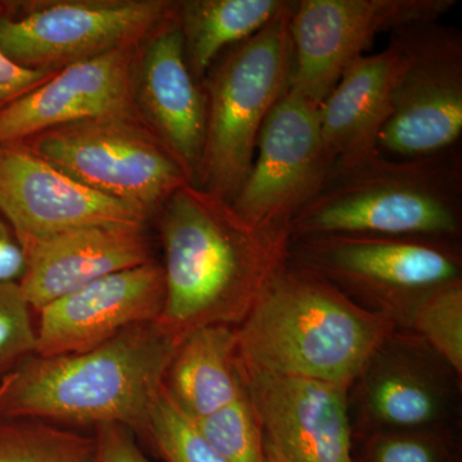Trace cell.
Masks as SVG:
<instances>
[{
  "mask_svg": "<svg viewBox=\"0 0 462 462\" xmlns=\"http://www.w3.org/2000/svg\"><path fill=\"white\" fill-rule=\"evenodd\" d=\"M163 391L193 421L245 396L236 328L207 325L184 334L167 366Z\"/></svg>",
  "mask_w": 462,
  "mask_h": 462,
  "instance_id": "cell-20",
  "label": "cell"
},
{
  "mask_svg": "<svg viewBox=\"0 0 462 462\" xmlns=\"http://www.w3.org/2000/svg\"><path fill=\"white\" fill-rule=\"evenodd\" d=\"M455 0H300L291 17V89L321 106L380 33L439 21Z\"/></svg>",
  "mask_w": 462,
  "mask_h": 462,
  "instance_id": "cell-12",
  "label": "cell"
},
{
  "mask_svg": "<svg viewBox=\"0 0 462 462\" xmlns=\"http://www.w3.org/2000/svg\"><path fill=\"white\" fill-rule=\"evenodd\" d=\"M27 269L25 248L0 214V284H20Z\"/></svg>",
  "mask_w": 462,
  "mask_h": 462,
  "instance_id": "cell-30",
  "label": "cell"
},
{
  "mask_svg": "<svg viewBox=\"0 0 462 462\" xmlns=\"http://www.w3.org/2000/svg\"><path fill=\"white\" fill-rule=\"evenodd\" d=\"M402 56L393 42L346 67L321 103L322 141L333 170L357 165L379 153L378 139L392 111Z\"/></svg>",
  "mask_w": 462,
  "mask_h": 462,
  "instance_id": "cell-19",
  "label": "cell"
},
{
  "mask_svg": "<svg viewBox=\"0 0 462 462\" xmlns=\"http://www.w3.org/2000/svg\"><path fill=\"white\" fill-rule=\"evenodd\" d=\"M21 291L35 311L111 273L156 260L147 226L102 225L67 231L25 247Z\"/></svg>",
  "mask_w": 462,
  "mask_h": 462,
  "instance_id": "cell-18",
  "label": "cell"
},
{
  "mask_svg": "<svg viewBox=\"0 0 462 462\" xmlns=\"http://www.w3.org/2000/svg\"><path fill=\"white\" fill-rule=\"evenodd\" d=\"M319 108L289 88L267 116L251 170L230 203L249 226L289 230L329 178L333 165L322 141Z\"/></svg>",
  "mask_w": 462,
  "mask_h": 462,
  "instance_id": "cell-11",
  "label": "cell"
},
{
  "mask_svg": "<svg viewBox=\"0 0 462 462\" xmlns=\"http://www.w3.org/2000/svg\"><path fill=\"white\" fill-rule=\"evenodd\" d=\"M135 47L67 66L0 109V145L18 144L47 130L80 121L138 118L130 83Z\"/></svg>",
  "mask_w": 462,
  "mask_h": 462,
  "instance_id": "cell-17",
  "label": "cell"
},
{
  "mask_svg": "<svg viewBox=\"0 0 462 462\" xmlns=\"http://www.w3.org/2000/svg\"><path fill=\"white\" fill-rule=\"evenodd\" d=\"M178 342L153 321L88 351L33 355L0 380V418L36 419L78 430L116 424L147 436Z\"/></svg>",
  "mask_w": 462,
  "mask_h": 462,
  "instance_id": "cell-2",
  "label": "cell"
},
{
  "mask_svg": "<svg viewBox=\"0 0 462 462\" xmlns=\"http://www.w3.org/2000/svg\"><path fill=\"white\" fill-rule=\"evenodd\" d=\"M163 305L165 279L158 261L111 273L39 311L36 355L88 351L136 325L160 320Z\"/></svg>",
  "mask_w": 462,
  "mask_h": 462,
  "instance_id": "cell-16",
  "label": "cell"
},
{
  "mask_svg": "<svg viewBox=\"0 0 462 462\" xmlns=\"http://www.w3.org/2000/svg\"><path fill=\"white\" fill-rule=\"evenodd\" d=\"M194 424L225 462H269L263 427L247 391L236 402Z\"/></svg>",
  "mask_w": 462,
  "mask_h": 462,
  "instance_id": "cell-24",
  "label": "cell"
},
{
  "mask_svg": "<svg viewBox=\"0 0 462 462\" xmlns=\"http://www.w3.org/2000/svg\"><path fill=\"white\" fill-rule=\"evenodd\" d=\"M462 378V282L434 291L413 310L409 329Z\"/></svg>",
  "mask_w": 462,
  "mask_h": 462,
  "instance_id": "cell-23",
  "label": "cell"
},
{
  "mask_svg": "<svg viewBox=\"0 0 462 462\" xmlns=\"http://www.w3.org/2000/svg\"><path fill=\"white\" fill-rule=\"evenodd\" d=\"M451 462H460V461H457V460H452Z\"/></svg>",
  "mask_w": 462,
  "mask_h": 462,
  "instance_id": "cell-33",
  "label": "cell"
},
{
  "mask_svg": "<svg viewBox=\"0 0 462 462\" xmlns=\"http://www.w3.org/2000/svg\"><path fill=\"white\" fill-rule=\"evenodd\" d=\"M266 452H267V460L269 462H288L287 458L284 457L281 454V452L278 451V449L275 448V447H273L270 445L269 442L266 440Z\"/></svg>",
  "mask_w": 462,
  "mask_h": 462,
  "instance_id": "cell-31",
  "label": "cell"
},
{
  "mask_svg": "<svg viewBox=\"0 0 462 462\" xmlns=\"http://www.w3.org/2000/svg\"><path fill=\"white\" fill-rule=\"evenodd\" d=\"M242 374L264 439L288 462H355L348 388L254 370Z\"/></svg>",
  "mask_w": 462,
  "mask_h": 462,
  "instance_id": "cell-15",
  "label": "cell"
},
{
  "mask_svg": "<svg viewBox=\"0 0 462 462\" xmlns=\"http://www.w3.org/2000/svg\"><path fill=\"white\" fill-rule=\"evenodd\" d=\"M171 0H21L0 3V51L25 69L58 72L135 47L175 14Z\"/></svg>",
  "mask_w": 462,
  "mask_h": 462,
  "instance_id": "cell-7",
  "label": "cell"
},
{
  "mask_svg": "<svg viewBox=\"0 0 462 462\" xmlns=\"http://www.w3.org/2000/svg\"><path fill=\"white\" fill-rule=\"evenodd\" d=\"M130 83L139 120L178 163L188 182L199 188L206 144V93L185 60L176 11L136 45Z\"/></svg>",
  "mask_w": 462,
  "mask_h": 462,
  "instance_id": "cell-13",
  "label": "cell"
},
{
  "mask_svg": "<svg viewBox=\"0 0 462 462\" xmlns=\"http://www.w3.org/2000/svg\"><path fill=\"white\" fill-rule=\"evenodd\" d=\"M2 392H3V385H2V383H0V396H2Z\"/></svg>",
  "mask_w": 462,
  "mask_h": 462,
  "instance_id": "cell-32",
  "label": "cell"
},
{
  "mask_svg": "<svg viewBox=\"0 0 462 462\" xmlns=\"http://www.w3.org/2000/svg\"><path fill=\"white\" fill-rule=\"evenodd\" d=\"M156 218L165 279L158 321L179 339L207 325L238 327L288 263L289 230L254 229L193 185L176 190Z\"/></svg>",
  "mask_w": 462,
  "mask_h": 462,
  "instance_id": "cell-1",
  "label": "cell"
},
{
  "mask_svg": "<svg viewBox=\"0 0 462 462\" xmlns=\"http://www.w3.org/2000/svg\"><path fill=\"white\" fill-rule=\"evenodd\" d=\"M358 462H451L446 430L388 431L358 438Z\"/></svg>",
  "mask_w": 462,
  "mask_h": 462,
  "instance_id": "cell-27",
  "label": "cell"
},
{
  "mask_svg": "<svg viewBox=\"0 0 462 462\" xmlns=\"http://www.w3.org/2000/svg\"><path fill=\"white\" fill-rule=\"evenodd\" d=\"M0 214L23 248L83 227L149 223L141 212L91 189L23 144L0 145Z\"/></svg>",
  "mask_w": 462,
  "mask_h": 462,
  "instance_id": "cell-14",
  "label": "cell"
},
{
  "mask_svg": "<svg viewBox=\"0 0 462 462\" xmlns=\"http://www.w3.org/2000/svg\"><path fill=\"white\" fill-rule=\"evenodd\" d=\"M97 451L94 462H152L135 439V433L123 425L108 424L97 428Z\"/></svg>",
  "mask_w": 462,
  "mask_h": 462,
  "instance_id": "cell-28",
  "label": "cell"
},
{
  "mask_svg": "<svg viewBox=\"0 0 462 462\" xmlns=\"http://www.w3.org/2000/svg\"><path fill=\"white\" fill-rule=\"evenodd\" d=\"M457 375L411 330L394 329L348 388L354 438L446 430L460 394Z\"/></svg>",
  "mask_w": 462,
  "mask_h": 462,
  "instance_id": "cell-10",
  "label": "cell"
},
{
  "mask_svg": "<svg viewBox=\"0 0 462 462\" xmlns=\"http://www.w3.org/2000/svg\"><path fill=\"white\" fill-rule=\"evenodd\" d=\"M293 5L289 2L256 35L225 51L203 80L207 127L199 188L229 203L251 170L267 116L291 85Z\"/></svg>",
  "mask_w": 462,
  "mask_h": 462,
  "instance_id": "cell-5",
  "label": "cell"
},
{
  "mask_svg": "<svg viewBox=\"0 0 462 462\" xmlns=\"http://www.w3.org/2000/svg\"><path fill=\"white\" fill-rule=\"evenodd\" d=\"M288 263L314 273L365 309L409 329L413 310L462 282L457 240L374 236L291 239Z\"/></svg>",
  "mask_w": 462,
  "mask_h": 462,
  "instance_id": "cell-6",
  "label": "cell"
},
{
  "mask_svg": "<svg viewBox=\"0 0 462 462\" xmlns=\"http://www.w3.org/2000/svg\"><path fill=\"white\" fill-rule=\"evenodd\" d=\"M236 329L242 369L349 388L397 325L287 263Z\"/></svg>",
  "mask_w": 462,
  "mask_h": 462,
  "instance_id": "cell-3",
  "label": "cell"
},
{
  "mask_svg": "<svg viewBox=\"0 0 462 462\" xmlns=\"http://www.w3.org/2000/svg\"><path fill=\"white\" fill-rule=\"evenodd\" d=\"M54 74L18 66L0 51V109L50 80Z\"/></svg>",
  "mask_w": 462,
  "mask_h": 462,
  "instance_id": "cell-29",
  "label": "cell"
},
{
  "mask_svg": "<svg viewBox=\"0 0 462 462\" xmlns=\"http://www.w3.org/2000/svg\"><path fill=\"white\" fill-rule=\"evenodd\" d=\"M462 167L457 148L434 156L376 154L333 170L289 226L291 239L374 236L457 240Z\"/></svg>",
  "mask_w": 462,
  "mask_h": 462,
  "instance_id": "cell-4",
  "label": "cell"
},
{
  "mask_svg": "<svg viewBox=\"0 0 462 462\" xmlns=\"http://www.w3.org/2000/svg\"><path fill=\"white\" fill-rule=\"evenodd\" d=\"M287 0H180L176 20L185 60L203 84L225 51L256 35L287 7Z\"/></svg>",
  "mask_w": 462,
  "mask_h": 462,
  "instance_id": "cell-21",
  "label": "cell"
},
{
  "mask_svg": "<svg viewBox=\"0 0 462 462\" xmlns=\"http://www.w3.org/2000/svg\"><path fill=\"white\" fill-rule=\"evenodd\" d=\"M402 56L392 111L378 139L391 158L434 156L456 148L462 134V33L439 21L391 32Z\"/></svg>",
  "mask_w": 462,
  "mask_h": 462,
  "instance_id": "cell-9",
  "label": "cell"
},
{
  "mask_svg": "<svg viewBox=\"0 0 462 462\" xmlns=\"http://www.w3.org/2000/svg\"><path fill=\"white\" fill-rule=\"evenodd\" d=\"M18 144L149 221L176 190L189 184L162 144L135 117L63 125Z\"/></svg>",
  "mask_w": 462,
  "mask_h": 462,
  "instance_id": "cell-8",
  "label": "cell"
},
{
  "mask_svg": "<svg viewBox=\"0 0 462 462\" xmlns=\"http://www.w3.org/2000/svg\"><path fill=\"white\" fill-rule=\"evenodd\" d=\"M147 436L163 462H225L163 387L152 409Z\"/></svg>",
  "mask_w": 462,
  "mask_h": 462,
  "instance_id": "cell-25",
  "label": "cell"
},
{
  "mask_svg": "<svg viewBox=\"0 0 462 462\" xmlns=\"http://www.w3.org/2000/svg\"><path fill=\"white\" fill-rule=\"evenodd\" d=\"M96 434L36 419L0 418V462H94Z\"/></svg>",
  "mask_w": 462,
  "mask_h": 462,
  "instance_id": "cell-22",
  "label": "cell"
},
{
  "mask_svg": "<svg viewBox=\"0 0 462 462\" xmlns=\"http://www.w3.org/2000/svg\"><path fill=\"white\" fill-rule=\"evenodd\" d=\"M32 307L16 282L0 284V380L36 355Z\"/></svg>",
  "mask_w": 462,
  "mask_h": 462,
  "instance_id": "cell-26",
  "label": "cell"
}]
</instances>
